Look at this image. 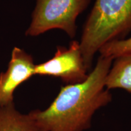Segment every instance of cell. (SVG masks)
I'll return each instance as SVG.
<instances>
[{"label": "cell", "instance_id": "6da1fadb", "mask_svg": "<svg viewBox=\"0 0 131 131\" xmlns=\"http://www.w3.org/2000/svg\"><path fill=\"white\" fill-rule=\"evenodd\" d=\"M112 60L100 56L94 69L81 83L67 84L44 111L29 113L38 131H84L91 127L96 111L112 101L106 88L107 75Z\"/></svg>", "mask_w": 131, "mask_h": 131}, {"label": "cell", "instance_id": "7a4b0ae2", "mask_svg": "<svg viewBox=\"0 0 131 131\" xmlns=\"http://www.w3.org/2000/svg\"><path fill=\"white\" fill-rule=\"evenodd\" d=\"M131 32V0H96L86 21L80 42L85 66L106 43L122 40Z\"/></svg>", "mask_w": 131, "mask_h": 131}, {"label": "cell", "instance_id": "3957f363", "mask_svg": "<svg viewBox=\"0 0 131 131\" xmlns=\"http://www.w3.org/2000/svg\"><path fill=\"white\" fill-rule=\"evenodd\" d=\"M91 0H37L32 21L26 35L37 37L52 29H61L71 38L75 37L77 18Z\"/></svg>", "mask_w": 131, "mask_h": 131}, {"label": "cell", "instance_id": "277c9868", "mask_svg": "<svg viewBox=\"0 0 131 131\" xmlns=\"http://www.w3.org/2000/svg\"><path fill=\"white\" fill-rule=\"evenodd\" d=\"M80 42L74 40L68 48L58 46L53 58L35 65V75L61 78L67 84L81 83L88 78Z\"/></svg>", "mask_w": 131, "mask_h": 131}, {"label": "cell", "instance_id": "5b68a950", "mask_svg": "<svg viewBox=\"0 0 131 131\" xmlns=\"http://www.w3.org/2000/svg\"><path fill=\"white\" fill-rule=\"evenodd\" d=\"M32 57L18 47L13 49L5 72L0 74V107L14 103V94L19 86L35 75Z\"/></svg>", "mask_w": 131, "mask_h": 131}, {"label": "cell", "instance_id": "8992f818", "mask_svg": "<svg viewBox=\"0 0 131 131\" xmlns=\"http://www.w3.org/2000/svg\"><path fill=\"white\" fill-rule=\"evenodd\" d=\"M0 131H38L29 114L16 109L14 103L0 107Z\"/></svg>", "mask_w": 131, "mask_h": 131}, {"label": "cell", "instance_id": "52a82bcc", "mask_svg": "<svg viewBox=\"0 0 131 131\" xmlns=\"http://www.w3.org/2000/svg\"><path fill=\"white\" fill-rule=\"evenodd\" d=\"M106 78L105 86L107 90L123 89L131 93V54L114 59Z\"/></svg>", "mask_w": 131, "mask_h": 131}, {"label": "cell", "instance_id": "ba28073f", "mask_svg": "<svg viewBox=\"0 0 131 131\" xmlns=\"http://www.w3.org/2000/svg\"><path fill=\"white\" fill-rule=\"evenodd\" d=\"M98 52L100 56L111 58L112 60L131 54V37L106 43L100 49Z\"/></svg>", "mask_w": 131, "mask_h": 131}]
</instances>
